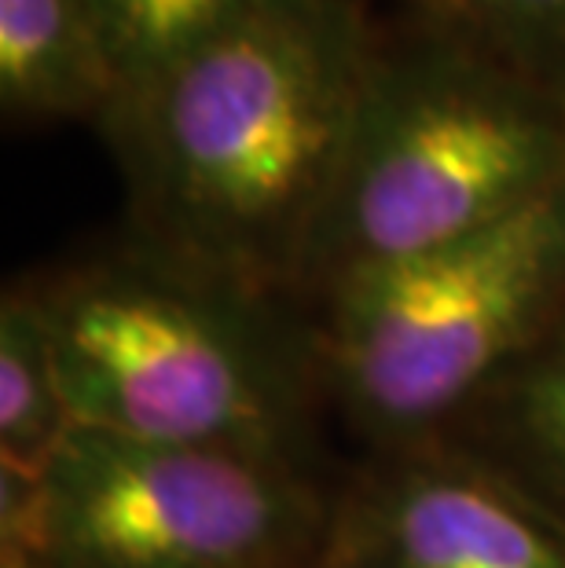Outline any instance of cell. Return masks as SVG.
Returning a JSON list of instances; mask_svg holds the SVG:
<instances>
[{"label": "cell", "mask_w": 565, "mask_h": 568, "mask_svg": "<svg viewBox=\"0 0 565 568\" xmlns=\"http://www.w3.org/2000/svg\"><path fill=\"white\" fill-rule=\"evenodd\" d=\"M379 30L364 0H258L118 92L95 129L125 187V232L297 301Z\"/></svg>", "instance_id": "6da1fadb"}, {"label": "cell", "mask_w": 565, "mask_h": 568, "mask_svg": "<svg viewBox=\"0 0 565 568\" xmlns=\"http://www.w3.org/2000/svg\"><path fill=\"white\" fill-rule=\"evenodd\" d=\"M27 280L78 426L323 463L320 418L331 404L305 305L129 232Z\"/></svg>", "instance_id": "7a4b0ae2"}, {"label": "cell", "mask_w": 565, "mask_h": 568, "mask_svg": "<svg viewBox=\"0 0 565 568\" xmlns=\"http://www.w3.org/2000/svg\"><path fill=\"white\" fill-rule=\"evenodd\" d=\"M565 184V100L460 22L379 30L297 301L507 221Z\"/></svg>", "instance_id": "3957f363"}, {"label": "cell", "mask_w": 565, "mask_h": 568, "mask_svg": "<svg viewBox=\"0 0 565 568\" xmlns=\"http://www.w3.org/2000/svg\"><path fill=\"white\" fill-rule=\"evenodd\" d=\"M309 312L327 404L364 452L441 437L565 316V184Z\"/></svg>", "instance_id": "277c9868"}, {"label": "cell", "mask_w": 565, "mask_h": 568, "mask_svg": "<svg viewBox=\"0 0 565 568\" xmlns=\"http://www.w3.org/2000/svg\"><path fill=\"white\" fill-rule=\"evenodd\" d=\"M339 474L316 458L78 426L38 480L22 539L0 550L38 568H302Z\"/></svg>", "instance_id": "5b68a950"}, {"label": "cell", "mask_w": 565, "mask_h": 568, "mask_svg": "<svg viewBox=\"0 0 565 568\" xmlns=\"http://www.w3.org/2000/svg\"><path fill=\"white\" fill-rule=\"evenodd\" d=\"M316 568H565V517L452 440L371 447L334 485Z\"/></svg>", "instance_id": "8992f818"}, {"label": "cell", "mask_w": 565, "mask_h": 568, "mask_svg": "<svg viewBox=\"0 0 565 568\" xmlns=\"http://www.w3.org/2000/svg\"><path fill=\"white\" fill-rule=\"evenodd\" d=\"M118 92L89 0H0V114L8 129H95Z\"/></svg>", "instance_id": "52a82bcc"}, {"label": "cell", "mask_w": 565, "mask_h": 568, "mask_svg": "<svg viewBox=\"0 0 565 568\" xmlns=\"http://www.w3.org/2000/svg\"><path fill=\"white\" fill-rule=\"evenodd\" d=\"M565 517V316L441 433Z\"/></svg>", "instance_id": "ba28073f"}, {"label": "cell", "mask_w": 565, "mask_h": 568, "mask_svg": "<svg viewBox=\"0 0 565 568\" xmlns=\"http://www.w3.org/2000/svg\"><path fill=\"white\" fill-rule=\"evenodd\" d=\"M74 429L52 331L22 275L0 297V474L41 480Z\"/></svg>", "instance_id": "9c48e42d"}, {"label": "cell", "mask_w": 565, "mask_h": 568, "mask_svg": "<svg viewBox=\"0 0 565 568\" xmlns=\"http://www.w3.org/2000/svg\"><path fill=\"white\" fill-rule=\"evenodd\" d=\"M118 84L129 89L243 19L258 0H89Z\"/></svg>", "instance_id": "30bf717a"}, {"label": "cell", "mask_w": 565, "mask_h": 568, "mask_svg": "<svg viewBox=\"0 0 565 568\" xmlns=\"http://www.w3.org/2000/svg\"><path fill=\"white\" fill-rule=\"evenodd\" d=\"M430 16L460 22L565 100V0H441Z\"/></svg>", "instance_id": "8fae6325"}, {"label": "cell", "mask_w": 565, "mask_h": 568, "mask_svg": "<svg viewBox=\"0 0 565 568\" xmlns=\"http://www.w3.org/2000/svg\"><path fill=\"white\" fill-rule=\"evenodd\" d=\"M0 568H38L30 558H22V554H11V550H0Z\"/></svg>", "instance_id": "7c38bea8"}, {"label": "cell", "mask_w": 565, "mask_h": 568, "mask_svg": "<svg viewBox=\"0 0 565 568\" xmlns=\"http://www.w3.org/2000/svg\"><path fill=\"white\" fill-rule=\"evenodd\" d=\"M364 4H371V0H364ZM404 11H437L441 0H401Z\"/></svg>", "instance_id": "4fadbf2b"}, {"label": "cell", "mask_w": 565, "mask_h": 568, "mask_svg": "<svg viewBox=\"0 0 565 568\" xmlns=\"http://www.w3.org/2000/svg\"><path fill=\"white\" fill-rule=\"evenodd\" d=\"M302 568H316V565H312V561H309V565H302Z\"/></svg>", "instance_id": "5bb4252c"}]
</instances>
